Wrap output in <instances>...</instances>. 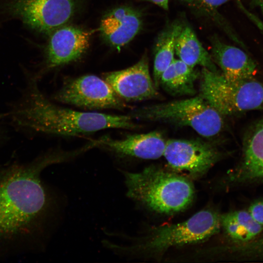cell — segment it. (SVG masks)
Wrapping results in <instances>:
<instances>
[{"label": "cell", "mask_w": 263, "mask_h": 263, "mask_svg": "<svg viewBox=\"0 0 263 263\" xmlns=\"http://www.w3.org/2000/svg\"><path fill=\"white\" fill-rule=\"evenodd\" d=\"M75 156L73 150H50L31 162L0 170V250L16 247L42 232L52 200L41 173Z\"/></svg>", "instance_id": "obj_1"}, {"label": "cell", "mask_w": 263, "mask_h": 263, "mask_svg": "<svg viewBox=\"0 0 263 263\" xmlns=\"http://www.w3.org/2000/svg\"><path fill=\"white\" fill-rule=\"evenodd\" d=\"M38 79L27 74L21 95L1 116L19 128L66 136L89 134L106 129L138 127L129 115L83 112L52 103L38 88Z\"/></svg>", "instance_id": "obj_2"}, {"label": "cell", "mask_w": 263, "mask_h": 263, "mask_svg": "<svg viewBox=\"0 0 263 263\" xmlns=\"http://www.w3.org/2000/svg\"><path fill=\"white\" fill-rule=\"evenodd\" d=\"M127 196L155 212L171 214L187 208L194 188L186 177L173 170L150 166L139 172H124Z\"/></svg>", "instance_id": "obj_3"}, {"label": "cell", "mask_w": 263, "mask_h": 263, "mask_svg": "<svg viewBox=\"0 0 263 263\" xmlns=\"http://www.w3.org/2000/svg\"><path fill=\"white\" fill-rule=\"evenodd\" d=\"M220 228V215L213 210L206 209L183 222L152 228L129 245L107 241L104 244L122 255H152L172 247L204 242L217 233Z\"/></svg>", "instance_id": "obj_4"}, {"label": "cell", "mask_w": 263, "mask_h": 263, "mask_svg": "<svg viewBox=\"0 0 263 263\" xmlns=\"http://www.w3.org/2000/svg\"><path fill=\"white\" fill-rule=\"evenodd\" d=\"M129 115L132 118L189 127L206 138L217 135L224 126V116L200 95L138 108Z\"/></svg>", "instance_id": "obj_5"}, {"label": "cell", "mask_w": 263, "mask_h": 263, "mask_svg": "<svg viewBox=\"0 0 263 263\" xmlns=\"http://www.w3.org/2000/svg\"><path fill=\"white\" fill-rule=\"evenodd\" d=\"M200 77L199 95L223 116L263 108V85L253 78L231 81L205 68Z\"/></svg>", "instance_id": "obj_6"}, {"label": "cell", "mask_w": 263, "mask_h": 263, "mask_svg": "<svg viewBox=\"0 0 263 263\" xmlns=\"http://www.w3.org/2000/svg\"><path fill=\"white\" fill-rule=\"evenodd\" d=\"M77 0H6L5 9L35 31L50 34L74 15Z\"/></svg>", "instance_id": "obj_7"}, {"label": "cell", "mask_w": 263, "mask_h": 263, "mask_svg": "<svg viewBox=\"0 0 263 263\" xmlns=\"http://www.w3.org/2000/svg\"><path fill=\"white\" fill-rule=\"evenodd\" d=\"M59 102L87 109H124L126 105L104 79L87 75L67 80L53 95Z\"/></svg>", "instance_id": "obj_8"}, {"label": "cell", "mask_w": 263, "mask_h": 263, "mask_svg": "<svg viewBox=\"0 0 263 263\" xmlns=\"http://www.w3.org/2000/svg\"><path fill=\"white\" fill-rule=\"evenodd\" d=\"M172 170L199 177L218 162L222 154L212 144L198 139L167 140L163 154Z\"/></svg>", "instance_id": "obj_9"}, {"label": "cell", "mask_w": 263, "mask_h": 263, "mask_svg": "<svg viewBox=\"0 0 263 263\" xmlns=\"http://www.w3.org/2000/svg\"><path fill=\"white\" fill-rule=\"evenodd\" d=\"M103 77L122 100L140 101L158 96L157 89L150 73L146 54L132 66L105 73Z\"/></svg>", "instance_id": "obj_10"}, {"label": "cell", "mask_w": 263, "mask_h": 263, "mask_svg": "<svg viewBox=\"0 0 263 263\" xmlns=\"http://www.w3.org/2000/svg\"><path fill=\"white\" fill-rule=\"evenodd\" d=\"M45 52V69L79 59L90 45L91 32L74 26H62L50 34Z\"/></svg>", "instance_id": "obj_11"}, {"label": "cell", "mask_w": 263, "mask_h": 263, "mask_svg": "<svg viewBox=\"0 0 263 263\" xmlns=\"http://www.w3.org/2000/svg\"><path fill=\"white\" fill-rule=\"evenodd\" d=\"M96 147L121 157L156 159L163 156L166 141L159 132L128 135L121 139L105 135L94 140Z\"/></svg>", "instance_id": "obj_12"}, {"label": "cell", "mask_w": 263, "mask_h": 263, "mask_svg": "<svg viewBox=\"0 0 263 263\" xmlns=\"http://www.w3.org/2000/svg\"><path fill=\"white\" fill-rule=\"evenodd\" d=\"M142 26V16L138 10L121 6L112 9L103 17L99 30L104 40L119 50L138 34Z\"/></svg>", "instance_id": "obj_13"}, {"label": "cell", "mask_w": 263, "mask_h": 263, "mask_svg": "<svg viewBox=\"0 0 263 263\" xmlns=\"http://www.w3.org/2000/svg\"><path fill=\"white\" fill-rule=\"evenodd\" d=\"M211 42V57L226 79L239 81L253 78L256 64L244 51L225 43L216 37H213Z\"/></svg>", "instance_id": "obj_14"}, {"label": "cell", "mask_w": 263, "mask_h": 263, "mask_svg": "<svg viewBox=\"0 0 263 263\" xmlns=\"http://www.w3.org/2000/svg\"><path fill=\"white\" fill-rule=\"evenodd\" d=\"M229 178L231 181L263 179V118L246 137L241 167Z\"/></svg>", "instance_id": "obj_15"}, {"label": "cell", "mask_w": 263, "mask_h": 263, "mask_svg": "<svg viewBox=\"0 0 263 263\" xmlns=\"http://www.w3.org/2000/svg\"><path fill=\"white\" fill-rule=\"evenodd\" d=\"M175 53L179 59L191 67L199 65L214 72H220L189 26H183L177 38Z\"/></svg>", "instance_id": "obj_16"}, {"label": "cell", "mask_w": 263, "mask_h": 263, "mask_svg": "<svg viewBox=\"0 0 263 263\" xmlns=\"http://www.w3.org/2000/svg\"><path fill=\"white\" fill-rule=\"evenodd\" d=\"M200 75L194 68L174 58L162 74L159 86L171 95H192L196 93L195 82Z\"/></svg>", "instance_id": "obj_17"}, {"label": "cell", "mask_w": 263, "mask_h": 263, "mask_svg": "<svg viewBox=\"0 0 263 263\" xmlns=\"http://www.w3.org/2000/svg\"><path fill=\"white\" fill-rule=\"evenodd\" d=\"M220 225L230 240L242 244L255 239L263 229V225L253 218L248 210L220 215Z\"/></svg>", "instance_id": "obj_18"}, {"label": "cell", "mask_w": 263, "mask_h": 263, "mask_svg": "<svg viewBox=\"0 0 263 263\" xmlns=\"http://www.w3.org/2000/svg\"><path fill=\"white\" fill-rule=\"evenodd\" d=\"M183 25L173 21L168 25L157 37L154 48L153 81L158 89L164 71L173 61L177 38Z\"/></svg>", "instance_id": "obj_19"}, {"label": "cell", "mask_w": 263, "mask_h": 263, "mask_svg": "<svg viewBox=\"0 0 263 263\" xmlns=\"http://www.w3.org/2000/svg\"><path fill=\"white\" fill-rule=\"evenodd\" d=\"M229 0H181L194 9L205 13H213Z\"/></svg>", "instance_id": "obj_20"}, {"label": "cell", "mask_w": 263, "mask_h": 263, "mask_svg": "<svg viewBox=\"0 0 263 263\" xmlns=\"http://www.w3.org/2000/svg\"><path fill=\"white\" fill-rule=\"evenodd\" d=\"M248 211L257 222L263 225V199L253 203Z\"/></svg>", "instance_id": "obj_21"}, {"label": "cell", "mask_w": 263, "mask_h": 263, "mask_svg": "<svg viewBox=\"0 0 263 263\" xmlns=\"http://www.w3.org/2000/svg\"><path fill=\"white\" fill-rule=\"evenodd\" d=\"M150 1L162 8L164 10H168L169 0H145Z\"/></svg>", "instance_id": "obj_22"}, {"label": "cell", "mask_w": 263, "mask_h": 263, "mask_svg": "<svg viewBox=\"0 0 263 263\" xmlns=\"http://www.w3.org/2000/svg\"><path fill=\"white\" fill-rule=\"evenodd\" d=\"M250 3L259 7L263 14V0H250Z\"/></svg>", "instance_id": "obj_23"}, {"label": "cell", "mask_w": 263, "mask_h": 263, "mask_svg": "<svg viewBox=\"0 0 263 263\" xmlns=\"http://www.w3.org/2000/svg\"><path fill=\"white\" fill-rule=\"evenodd\" d=\"M238 4L239 5V6L240 8L244 12V13L247 16H249L250 14V12L248 11L244 7V5H243L241 0H237Z\"/></svg>", "instance_id": "obj_24"}]
</instances>
